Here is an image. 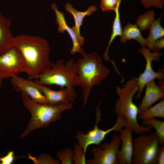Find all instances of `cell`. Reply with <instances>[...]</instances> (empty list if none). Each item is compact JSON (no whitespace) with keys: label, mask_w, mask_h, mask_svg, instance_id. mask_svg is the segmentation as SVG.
<instances>
[{"label":"cell","mask_w":164,"mask_h":164,"mask_svg":"<svg viewBox=\"0 0 164 164\" xmlns=\"http://www.w3.org/2000/svg\"><path fill=\"white\" fill-rule=\"evenodd\" d=\"M21 93L23 105L30 112L31 118L21 136V139L34 130L46 128L51 123L60 120L62 113L73 107L71 103L56 105L38 103L32 100L25 93Z\"/></svg>","instance_id":"277c9868"},{"label":"cell","mask_w":164,"mask_h":164,"mask_svg":"<svg viewBox=\"0 0 164 164\" xmlns=\"http://www.w3.org/2000/svg\"><path fill=\"white\" fill-rule=\"evenodd\" d=\"M119 6L120 5L118 6L114 11L115 17L113 23L112 33L106 50L103 55L104 59L105 61H109L111 63L117 73L119 72V70L117 68L114 61L111 60L110 59L108 53L110 46L115 38L118 36H121L123 30L119 13Z\"/></svg>","instance_id":"ac0fdd59"},{"label":"cell","mask_w":164,"mask_h":164,"mask_svg":"<svg viewBox=\"0 0 164 164\" xmlns=\"http://www.w3.org/2000/svg\"><path fill=\"white\" fill-rule=\"evenodd\" d=\"M141 3L145 8H149L152 6L162 9L164 5V0H140Z\"/></svg>","instance_id":"83f0119b"},{"label":"cell","mask_w":164,"mask_h":164,"mask_svg":"<svg viewBox=\"0 0 164 164\" xmlns=\"http://www.w3.org/2000/svg\"><path fill=\"white\" fill-rule=\"evenodd\" d=\"M155 16L154 12L149 10L137 18L136 21V25L140 31L149 29L155 20Z\"/></svg>","instance_id":"7402d4cb"},{"label":"cell","mask_w":164,"mask_h":164,"mask_svg":"<svg viewBox=\"0 0 164 164\" xmlns=\"http://www.w3.org/2000/svg\"><path fill=\"white\" fill-rule=\"evenodd\" d=\"M13 45L19 49L23 56L29 79L38 80L40 74L53 63L49 58V43L41 37L21 34L14 37Z\"/></svg>","instance_id":"6da1fadb"},{"label":"cell","mask_w":164,"mask_h":164,"mask_svg":"<svg viewBox=\"0 0 164 164\" xmlns=\"http://www.w3.org/2000/svg\"><path fill=\"white\" fill-rule=\"evenodd\" d=\"M11 24L10 19L0 12V55L13 46L14 37L10 29Z\"/></svg>","instance_id":"e0dca14e"},{"label":"cell","mask_w":164,"mask_h":164,"mask_svg":"<svg viewBox=\"0 0 164 164\" xmlns=\"http://www.w3.org/2000/svg\"><path fill=\"white\" fill-rule=\"evenodd\" d=\"M164 48V38H161L156 40L154 43L150 50L153 52H159Z\"/></svg>","instance_id":"f546056e"},{"label":"cell","mask_w":164,"mask_h":164,"mask_svg":"<svg viewBox=\"0 0 164 164\" xmlns=\"http://www.w3.org/2000/svg\"><path fill=\"white\" fill-rule=\"evenodd\" d=\"M64 7L66 10L73 17L74 25L72 28L76 34L80 46H82L84 43V37L81 36L80 34L81 26L82 25L84 19L86 16H89L95 12L97 9V7L94 5H90L87 10L83 12L77 10L68 2L65 4Z\"/></svg>","instance_id":"2e32d148"},{"label":"cell","mask_w":164,"mask_h":164,"mask_svg":"<svg viewBox=\"0 0 164 164\" xmlns=\"http://www.w3.org/2000/svg\"><path fill=\"white\" fill-rule=\"evenodd\" d=\"M116 88L118 98L114 106V111L117 116L125 121V128H130L137 135L150 132L152 128L151 126L141 125L137 120L138 108L133 101L134 95L139 89L136 77H132L123 87L117 86Z\"/></svg>","instance_id":"3957f363"},{"label":"cell","mask_w":164,"mask_h":164,"mask_svg":"<svg viewBox=\"0 0 164 164\" xmlns=\"http://www.w3.org/2000/svg\"><path fill=\"white\" fill-rule=\"evenodd\" d=\"M73 155V151L69 148L62 149L57 153V156L62 164H71Z\"/></svg>","instance_id":"cb8c5ba5"},{"label":"cell","mask_w":164,"mask_h":164,"mask_svg":"<svg viewBox=\"0 0 164 164\" xmlns=\"http://www.w3.org/2000/svg\"><path fill=\"white\" fill-rule=\"evenodd\" d=\"M122 129L120 132L121 147L118 150L116 156V164H131L133 147L132 130L128 127Z\"/></svg>","instance_id":"4fadbf2b"},{"label":"cell","mask_w":164,"mask_h":164,"mask_svg":"<svg viewBox=\"0 0 164 164\" xmlns=\"http://www.w3.org/2000/svg\"><path fill=\"white\" fill-rule=\"evenodd\" d=\"M164 164V144L160 147L156 159V164Z\"/></svg>","instance_id":"4dcf8cb0"},{"label":"cell","mask_w":164,"mask_h":164,"mask_svg":"<svg viewBox=\"0 0 164 164\" xmlns=\"http://www.w3.org/2000/svg\"><path fill=\"white\" fill-rule=\"evenodd\" d=\"M121 2L117 0H101L100 7L102 11H115Z\"/></svg>","instance_id":"484cf974"},{"label":"cell","mask_w":164,"mask_h":164,"mask_svg":"<svg viewBox=\"0 0 164 164\" xmlns=\"http://www.w3.org/2000/svg\"><path fill=\"white\" fill-rule=\"evenodd\" d=\"M77 74L75 62L73 59L65 64L60 59L53 63L51 68L40 74L35 81L44 85H56L61 88L66 87L75 91L74 87L77 86Z\"/></svg>","instance_id":"5b68a950"},{"label":"cell","mask_w":164,"mask_h":164,"mask_svg":"<svg viewBox=\"0 0 164 164\" xmlns=\"http://www.w3.org/2000/svg\"><path fill=\"white\" fill-rule=\"evenodd\" d=\"M100 101L96 109V121L94 128L86 134L79 132L76 136L78 144L83 149L85 155L89 146L92 145L98 146L108 134L113 131H120L125 126L124 120L121 117L117 116L116 122L112 127L106 130L99 128L98 124L101 119V114L100 110Z\"/></svg>","instance_id":"52a82bcc"},{"label":"cell","mask_w":164,"mask_h":164,"mask_svg":"<svg viewBox=\"0 0 164 164\" xmlns=\"http://www.w3.org/2000/svg\"><path fill=\"white\" fill-rule=\"evenodd\" d=\"M142 123L144 126L150 125L153 128L159 139L160 145L164 144V121L152 118L142 120Z\"/></svg>","instance_id":"603a6c76"},{"label":"cell","mask_w":164,"mask_h":164,"mask_svg":"<svg viewBox=\"0 0 164 164\" xmlns=\"http://www.w3.org/2000/svg\"><path fill=\"white\" fill-rule=\"evenodd\" d=\"M29 158L33 161L36 164H57L59 163V162L57 160L47 154L41 155L38 156L37 159L33 158L31 155H29Z\"/></svg>","instance_id":"d4e9b609"},{"label":"cell","mask_w":164,"mask_h":164,"mask_svg":"<svg viewBox=\"0 0 164 164\" xmlns=\"http://www.w3.org/2000/svg\"><path fill=\"white\" fill-rule=\"evenodd\" d=\"M50 6L55 12L56 23L58 25V32L63 33L66 32L71 39L73 46L70 51V53L74 54L79 53L82 54L84 51V50L81 48L78 38L72 28L70 27L67 24L64 13L58 10L55 3L51 4Z\"/></svg>","instance_id":"5bb4252c"},{"label":"cell","mask_w":164,"mask_h":164,"mask_svg":"<svg viewBox=\"0 0 164 164\" xmlns=\"http://www.w3.org/2000/svg\"><path fill=\"white\" fill-rule=\"evenodd\" d=\"M0 124H1V119H0Z\"/></svg>","instance_id":"836d02e7"},{"label":"cell","mask_w":164,"mask_h":164,"mask_svg":"<svg viewBox=\"0 0 164 164\" xmlns=\"http://www.w3.org/2000/svg\"><path fill=\"white\" fill-rule=\"evenodd\" d=\"M121 142L120 135H114L111 142L101 144L91 150L93 159L87 161L89 164H116V156Z\"/></svg>","instance_id":"30bf717a"},{"label":"cell","mask_w":164,"mask_h":164,"mask_svg":"<svg viewBox=\"0 0 164 164\" xmlns=\"http://www.w3.org/2000/svg\"><path fill=\"white\" fill-rule=\"evenodd\" d=\"M83 57L75 62L77 74V86L82 88L85 106L91 91L95 86L99 85L111 73L110 69L103 64L101 56L95 52L82 54Z\"/></svg>","instance_id":"7a4b0ae2"},{"label":"cell","mask_w":164,"mask_h":164,"mask_svg":"<svg viewBox=\"0 0 164 164\" xmlns=\"http://www.w3.org/2000/svg\"><path fill=\"white\" fill-rule=\"evenodd\" d=\"M74 148L73 161L75 164H85V155L83 154L81 147L78 144L75 145Z\"/></svg>","instance_id":"4316f807"},{"label":"cell","mask_w":164,"mask_h":164,"mask_svg":"<svg viewBox=\"0 0 164 164\" xmlns=\"http://www.w3.org/2000/svg\"><path fill=\"white\" fill-rule=\"evenodd\" d=\"M25 60L20 50L13 45L5 52L0 55V75L4 79L26 73Z\"/></svg>","instance_id":"ba28073f"},{"label":"cell","mask_w":164,"mask_h":164,"mask_svg":"<svg viewBox=\"0 0 164 164\" xmlns=\"http://www.w3.org/2000/svg\"><path fill=\"white\" fill-rule=\"evenodd\" d=\"M138 117L139 119L142 120L156 118H164V98L154 106L139 113Z\"/></svg>","instance_id":"44dd1931"},{"label":"cell","mask_w":164,"mask_h":164,"mask_svg":"<svg viewBox=\"0 0 164 164\" xmlns=\"http://www.w3.org/2000/svg\"><path fill=\"white\" fill-rule=\"evenodd\" d=\"M10 81L13 88L16 92L25 93L32 100L38 103L48 104L45 96L29 79H25L17 75L11 77Z\"/></svg>","instance_id":"7c38bea8"},{"label":"cell","mask_w":164,"mask_h":164,"mask_svg":"<svg viewBox=\"0 0 164 164\" xmlns=\"http://www.w3.org/2000/svg\"><path fill=\"white\" fill-rule=\"evenodd\" d=\"M15 158L14 152L10 151L5 155L0 157V164H12Z\"/></svg>","instance_id":"f1b7e54d"},{"label":"cell","mask_w":164,"mask_h":164,"mask_svg":"<svg viewBox=\"0 0 164 164\" xmlns=\"http://www.w3.org/2000/svg\"><path fill=\"white\" fill-rule=\"evenodd\" d=\"M145 86V95L138 107L139 113L145 111L155 102L164 97L163 84H159L157 85L154 80L148 83Z\"/></svg>","instance_id":"9a60e30c"},{"label":"cell","mask_w":164,"mask_h":164,"mask_svg":"<svg viewBox=\"0 0 164 164\" xmlns=\"http://www.w3.org/2000/svg\"><path fill=\"white\" fill-rule=\"evenodd\" d=\"M162 16V14L158 19L155 20L149 29L150 32L149 36L145 39V46L150 50L156 40L163 37L164 36V28L161 24Z\"/></svg>","instance_id":"ffe728a7"},{"label":"cell","mask_w":164,"mask_h":164,"mask_svg":"<svg viewBox=\"0 0 164 164\" xmlns=\"http://www.w3.org/2000/svg\"><path fill=\"white\" fill-rule=\"evenodd\" d=\"M30 82L37 87L46 97L48 104L56 105L62 104L72 103L76 97L75 91L64 87L59 91L53 90L46 85L40 84L32 80Z\"/></svg>","instance_id":"8fae6325"},{"label":"cell","mask_w":164,"mask_h":164,"mask_svg":"<svg viewBox=\"0 0 164 164\" xmlns=\"http://www.w3.org/2000/svg\"><path fill=\"white\" fill-rule=\"evenodd\" d=\"M150 50L145 47H142L138 50L145 58L146 61L145 68L143 72L141 73L138 77H136L138 87V91L136 96L137 99L140 98L143 89L146 84L149 82L158 79L159 80H162L164 78V73L163 69L159 70L155 72L152 67L153 61H158L162 56V53L159 52H151Z\"/></svg>","instance_id":"9c48e42d"},{"label":"cell","mask_w":164,"mask_h":164,"mask_svg":"<svg viewBox=\"0 0 164 164\" xmlns=\"http://www.w3.org/2000/svg\"><path fill=\"white\" fill-rule=\"evenodd\" d=\"M133 139V152L132 163L156 164L160 145L155 132L142 134Z\"/></svg>","instance_id":"8992f818"},{"label":"cell","mask_w":164,"mask_h":164,"mask_svg":"<svg viewBox=\"0 0 164 164\" xmlns=\"http://www.w3.org/2000/svg\"><path fill=\"white\" fill-rule=\"evenodd\" d=\"M140 31L136 25L128 23L123 30L120 39L121 43H125L128 40L134 39L138 42L142 47H145V39Z\"/></svg>","instance_id":"d6986e66"},{"label":"cell","mask_w":164,"mask_h":164,"mask_svg":"<svg viewBox=\"0 0 164 164\" xmlns=\"http://www.w3.org/2000/svg\"><path fill=\"white\" fill-rule=\"evenodd\" d=\"M118 2H121L122 0H117Z\"/></svg>","instance_id":"d6a6232c"},{"label":"cell","mask_w":164,"mask_h":164,"mask_svg":"<svg viewBox=\"0 0 164 164\" xmlns=\"http://www.w3.org/2000/svg\"><path fill=\"white\" fill-rule=\"evenodd\" d=\"M3 78L0 75V88L1 87Z\"/></svg>","instance_id":"1f68e13d"}]
</instances>
